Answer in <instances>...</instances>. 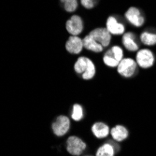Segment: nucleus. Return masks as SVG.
Instances as JSON below:
<instances>
[{"label": "nucleus", "instance_id": "1", "mask_svg": "<svg viewBox=\"0 0 156 156\" xmlns=\"http://www.w3.org/2000/svg\"><path fill=\"white\" fill-rule=\"evenodd\" d=\"M75 71L78 74L82 75L83 80H91L95 75V67L94 63L87 57H80L76 62Z\"/></svg>", "mask_w": 156, "mask_h": 156}, {"label": "nucleus", "instance_id": "2", "mask_svg": "<svg viewBox=\"0 0 156 156\" xmlns=\"http://www.w3.org/2000/svg\"><path fill=\"white\" fill-rule=\"evenodd\" d=\"M67 151L72 155H80L86 149V144L78 136H70L66 141Z\"/></svg>", "mask_w": 156, "mask_h": 156}, {"label": "nucleus", "instance_id": "3", "mask_svg": "<svg viewBox=\"0 0 156 156\" xmlns=\"http://www.w3.org/2000/svg\"><path fill=\"white\" fill-rule=\"evenodd\" d=\"M97 43L102 45L104 48L108 47L110 43L111 36L107 28H95L94 30L91 31L89 34Z\"/></svg>", "mask_w": 156, "mask_h": 156}, {"label": "nucleus", "instance_id": "4", "mask_svg": "<svg viewBox=\"0 0 156 156\" xmlns=\"http://www.w3.org/2000/svg\"><path fill=\"white\" fill-rule=\"evenodd\" d=\"M136 64L142 68H149L154 64V55L151 51L143 49L138 51L136 54Z\"/></svg>", "mask_w": 156, "mask_h": 156}, {"label": "nucleus", "instance_id": "5", "mask_svg": "<svg viewBox=\"0 0 156 156\" xmlns=\"http://www.w3.org/2000/svg\"><path fill=\"white\" fill-rule=\"evenodd\" d=\"M136 63L131 58L122 59L118 65V72L125 78L132 77L136 71Z\"/></svg>", "mask_w": 156, "mask_h": 156}, {"label": "nucleus", "instance_id": "6", "mask_svg": "<svg viewBox=\"0 0 156 156\" xmlns=\"http://www.w3.org/2000/svg\"><path fill=\"white\" fill-rule=\"evenodd\" d=\"M70 127V122L69 119L66 116L61 115L56 118V120L52 123V131L53 133L58 136H62L66 135Z\"/></svg>", "mask_w": 156, "mask_h": 156}, {"label": "nucleus", "instance_id": "7", "mask_svg": "<svg viewBox=\"0 0 156 156\" xmlns=\"http://www.w3.org/2000/svg\"><path fill=\"white\" fill-rule=\"evenodd\" d=\"M66 30L71 36H78L83 30V23L80 16L73 15L66 22Z\"/></svg>", "mask_w": 156, "mask_h": 156}, {"label": "nucleus", "instance_id": "8", "mask_svg": "<svg viewBox=\"0 0 156 156\" xmlns=\"http://www.w3.org/2000/svg\"><path fill=\"white\" fill-rule=\"evenodd\" d=\"M125 18L133 25L139 27L144 23V17L141 11L136 8H130L125 12Z\"/></svg>", "mask_w": 156, "mask_h": 156}, {"label": "nucleus", "instance_id": "9", "mask_svg": "<svg viewBox=\"0 0 156 156\" xmlns=\"http://www.w3.org/2000/svg\"><path fill=\"white\" fill-rule=\"evenodd\" d=\"M83 47V40L77 36L69 37L66 44V49L67 50V51L74 54H79L82 51Z\"/></svg>", "mask_w": 156, "mask_h": 156}, {"label": "nucleus", "instance_id": "10", "mask_svg": "<svg viewBox=\"0 0 156 156\" xmlns=\"http://www.w3.org/2000/svg\"><path fill=\"white\" fill-rule=\"evenodd\" d=\"M107 29L110 34L113 35H122L124 33V25L117 21V19L113 16H110L107 20Z\"/></svg>", "mask_w": 156, "mask_h": 156}, {"label": "nucleus", "instance_id": "11", "mask_svg": "<svg viewBox=\"0 0 156 156\" xmlns=\"http://www.w3.org/2000/svg\"><path fill=\"white\" fill-rule=\"evenodd\" d=\"M122 44L130 51H136L138 50V45L136 42V37L134 33H125L122 37Z\"/></svg>", "mask_w": 156, "mask_h": 156}, {"label": "nucleus", "instance_id": "12", "mask_svg": "<svg viewBox=\"0 0 156 156\" xmlns=\"http://www.w3.org/2000/svg\"><path fill=\"white\" fill-rule=\"evenodd\" d=\"M82 40H83V46L87 50L94 51V52H101L103 51L104 47L99 43H97L90 35L86 36Z\"/></svg>", "mask_w": 156, "mask_h": 156}, {"label": "nucleus", "instance_id": "13", "mask_svg": "<svg viewBox=\"0 0 156 156\" xmlns=\"http://www.w3.org/2000/svg\"><path fill=\"white\" fill-rule=\"evenodd\" d=\"M93 134L97 138H103L106 137L109 134V128L108 126L103 122H96L92 127Z\"/></svg>", "mask_w": 156, "mask_h": 156}, {"label": "nucleus", "instance_id": "14", "mask_svg": "<svg viewBox=\"0 0 156 156\" xmlns=\"http://www.w3.org/2000/svg\"><path fill=\"white\" fill-rule=\"evenodd\" d=\"M112 137L117 141H122L128 136V131L122 125H117L110 130Z\"/></svg>", "mask_w": 156, "mask_h": 156}, {"label": "nucleus", "instance_id": "15", "mask_svg": "<svg viewBox=\"0 0 156 156\" xmlns=\"http://www.w3.org/2000/svg\"><path fill=\"white\" fill-rule=\"evenodd\" d=\"M140 39L142 43L147 46H153L156 44V34L151 32H143L140 36Z\"/></svg>", "mask_w": 156, "mask_h": 156}, {"label": "nucleus", "instance_id": "16", "mask_svg": "<svg viewBox=\"0 0 156 156\" xmlns=\"http://www.w3.org/2000/svg\"><path fill=\"white\" fill-rule=\"evenodd\" d=\"M103 61L104 63L108 66H111V67H115V66H118V65L120 64L114 56V53H113L112 50H108L106 54L104 55V58H103Z\"/></svg>", "mask_w": 156, "mask_h": 156}, {"label": "nucleus", "instance_id": "17", "mask_svg": "<svg viewBox=\"0 0 156 156\" xmlns=\"http://www.w3.org/2000/svg\"><path fill=\"white\" fill-rule=\"evenodd\" d=\"M114 150L110 144H104L97 150L96 156H113Z\"/></svg>", "mask_w": 156, "mask_h": 156}, {"label": "nucleus", "instance_id": "18", "mask_svg": "<svg viewBox=\"0 0 156 156\" xmlns=\"http://www.w3.org/2000/svg\"><path fill=\"white\" fill-rule=\"evenodd\" d=\"M67 12H73L78 8V0H60Z\"/></svg>", "mask_w": 156, "mask_h": 156}, {"label": "nucleus", "instance_id": "19", "mask_svg": "<svg viewBox=\"0 0 156 156\" xmlns=\"http://www.w3.org/2000/svg\"><path fill=\"white\" fill-rule=\"evenodd\" d=\"M83 116L82 108L80 105H74L73 107V112H72V119L75 121H80Z\"/></svg>", "mask_w": 156, "mask_h": 156}, {"label": "nucleus", "instance_id": "20", "mask_svg": "<svg viewBox=\"0 0 156 156\" xmlns=\"http://www.w3.org/2000/svg\"><path fill=\"white\" fill-rule=\"evenodd\" d=\"M98 0H80L81 5L85 8V9H93L94 7H95V5L97 4Z\"/></svg>", "mask_w": 156, "mask_h": 156}]
</instances>
